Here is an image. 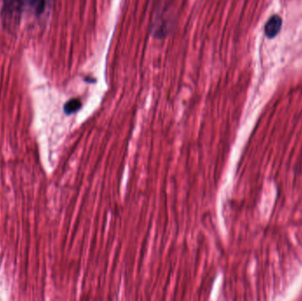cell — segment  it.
I'll list each match as a JSON object with an SVG mask.
<instances>
[{"label":"cell","mask_w":302,"mask_h":301,"mask_svg":"<svg viewBox=\"0 0 302 301\" xmlns=\"http://www.w3.org/2000/svg\"><path fill=\"white\" fill-rule=\"evenodd\" d=\"M55 0H3L0 18L7 32L15 33L24 14L40 16Z\"/></svg>","instance_id":"1"},{"label":"cell","mask_w":302,"mask_h":301,"mask_svg":"<svg viewBox=\"0 0 302 301\" xmlns=\"http://www.w3.org/2000/svg\"><path fill=\"white\" fill-rule=\"evenodd\" d=\"M283 21L279 15H273L264 26V34L269 39L276 37L282 28Z\"/></svg>","instance_id":"2"},{"label":"cell","mask_w":302,"mask_h":301,"mask_svg":"<svg viewBox=\"0 0 302 301\" xmlns=\"http://www.w3.org/2000/svg\"><path fill=\"white\" fill-rule=\"evenodd\" d=\"M81 107V102L80 100L77 98H73L66 102L64 105V113L70 115V114L75 113L78 111Z\"/></svg>","instance_id":"3"}]
</instances>
